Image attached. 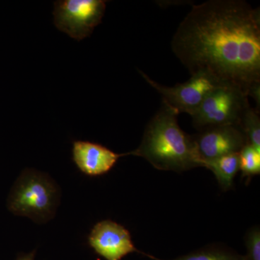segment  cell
Instances as JSON below:
<instances>
[{
  "label": "cell",
  "instance_id": "obj_1",
  "mask_svg": "<svg viewBox=\"0 0 260 260\" xmlns=\"http://www.w3.org/2000/svg\"><path fill=\"white\" fill-rule=\"evenodd\" d=\"M172 50L191 75H211L260 98V10L244 0L194 5L173 36Z\"/></svg>",
  "mask_w": 260,
  "mask_h": 260
},
{
  "label": "cell",
  "instance_id": "obj_2",
  "mask_svg": "<svg viewBox=\"0 0 260 260\" xmlns=\"http://www.w3.org/2000/svg\"><path fill=\"white\" fill-rule=\"evenodd\" d=\"M177 110L162 101L145 128L143 139L131 155L142 157L158 170L181 172L203 167L192 135L181 129Z\"/></svg>",
  "mask_w": 260,
  "mask_h": 260
},
{
  "label": "cell",
  "instance_id": "obj_3",
  "mask_svg": "<svg viewBox=\"0 0 260 260\" xmlns=\"http://www.w3.org/2000/svg\"><path fill=\"white\" fill-rule=\"evenodd\" d=\"M57 200L58 190L54 182L42 173L26 169L10 193L8 208L15 215L43 223L52 218Z\"/></svg>",
  "mask_w": 260,
  "mask_h": 260
},
{
  "label": "cell",
  "instance_id": "obj_4",
  "mask_svg": "<svg viewBox=\"0 0 260 260\" xmlns=\"http://www.w3.org/2000/svg\"><path fill=\"white\" fill-rule=\"evenodd\" d=\"M248 95L237 87L219 85L212 90L191 116L193 126L199 130L213 126L239 125L250 107Z\"/></svg>",
  "mask_w": 260,
  "mask_h": 260
},
{
  "label": "cell",
  "instance_id": "obj_5",
  "mask_svg": "<svg viewBox=\"0 0 260 260\" xmlns=\"http://www.w3.org/2000/svg\"><path fill=\"white\" fill-rule=\"evenodd\" d=\"M107 3L105 0H57L53 10L54 25L80 42L90 37L102 23Z\"/></svg>",
  "mask_w": 260,
  "mask_h": 260
},
{
  "label": "cell",
  "instance_id": "obj_6",
  "mask_svg": "<svg viewBox=\"0 0 260 260\" xmlns=\"http://www.w3.org/2000/svg\"><path fill=\"white\" fill-rule=\"evenodd\" d=\"M139 72L145 81L162 95V101L174 108L179 114L186 113L190 116L212 90L219 85H223L211 75L199 73L191 75L190 79L185 83L168 87L152 80L143 72L140 70Z\"/></svg>",
  "mask_w": 260,
  "mask_h": 260
},
{
  "label": "cell",
  "instance_id": "obj_7",
  "mask_svg": "<svg viewBox=\"0 0 260 260\" xmlns=\"http://www.w3.org/2000/svg\"><path fill=\"white\" fill-rule=\"evenodd\" d=\"M192 138L203 167L206 160L239 153L248 144L246 135L239 125L206 128L200 130Z\"/></svg>",
  "mask_w": 260,
  "mask_h": 260
},
{
  "label": "cell",
  "instance_id": "obj_8",
  "mask_svg": "<svg viewBox=\"0 0 260 260\" xmlns=\"http://www.w3.org/2000/svg\"><path fill=\"white\" fill-rule=\"evenodd\" d=\"M88 244L96 254L107 260H121L131 253H141L133 244L129 231L110 220H102L94 225Z\"/></svg>",
  "mask_w": 260,
  "mask_h": 260
},
{
  "label": "cell",
  "instance_id": "obj_9",
  "mask_svg": "<svg viewBox=\"0 0 260 260\" xmlns=\"http://www.w3.org/2000/svg\"><path fill=\"white\" fill-rule=\"evenodd\" d=\"M131 153H116L93 142H73V159L80 172L90 177L104 175L110 172L121 157Z\"/></svg>",
  "mask_w": 260,
  "mask_h": 260
},
{
  "label": "cell",
  "instance_id": "obj_10",
  "mask_svg": "<svg viewBox=\"0 0 260 260\" xmlns=\"http://www.w3.org/2000/svg\"><path fill=\"white\" fill-rule=\"evenodd\" d=\"M239 153L223 155L203 162V167L209 169L215 176L223 191L232 187L234 179L240 169Z\"/></svg>",
  "mask_w": 260,
  "mask_h": 260
},
{
  "label": "cell",
  "instance_id": "obj_11",
  "mask_svg": "<svg viewBox=\"0 0 260 260\" xmlns=\"http://www.w3.org/2000/svg\"><path fill=\"white\" fill-rule=\"evenodd\" d=\"M239 126L246 135L248 144L260 150L259 110L250 106L242 116Z\"/></svg>",
  "mask_w": 260,
  "mask_h": 260
},
{
  "label": "cell",
  "instance_id": "obj_12",
  "mask_svg": "<svg viewBox=\"0 0 260 260\" xmlns=\"http://www.w3.org/2000/svg\"><path fill=\"white\" fill-rule=\"evenodd\" d=\"M242 177H253L260 174V150L247 144L239 152Z\"/></svg>",
  "mask_w": 260,
  "mask_h": 260
},
{
  "label": "cell",
  "instance_id": "obj_13",
  "mask_svg": "<svg viewBox=\"0 0 260 260\" xmlns=\"http://www.w3.org/2000/svg\"><path fill=\"white\" fill-rule=\"evenodd\" d=\"M157 260H160L155 259ZM173 260H246L245 256L238 255L217 248H208L194 251Z\"/></svg>",
  "mask_w": 260,
  "mask_h": 260
},
{
  "label": "cell",
  "instance_id": "obj_14",
  "mask_svg": "<svg viewBox=\"0 0 260 260\" xmlns=\"http://www.w3.org/2000/svg\"><path fill=\"white\" fill-rule=\"evenodd\" d=\"M247 254L246 260H260V231L259 228L251 229L246 237Z\"/></svg>",
  "mask_w": 260,
  "mask_h": 260
},
{
  "label": "cell",
  "instance_id": "obj_15",
  "mask_svg": "<svg viewBox=\"0 0 260 260\" xmlns=\"http://www.w3.org/2000/svg\"><path fill=\"white\" fill-rule=\"evenodd\" d=\"M35 256V251L30 253V254H25V255L20 256L16 260H34Z\"/></svg>",
  "mask_w": 260,
  "mask_h": 260
}]
</instances>
